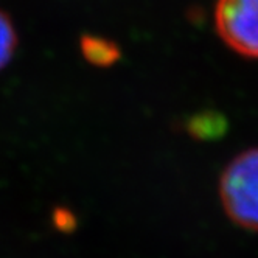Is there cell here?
Instances as JSON below:
<instances>
[{"label": "cell", "instance_id": "3", "mask_svg": "<svg viewBox=\"0 0 258 258\" xmlns=\"http://www.w3.org/2000/svg\"><path fill=\"white\" fill-rule=\"evenodd\" d=\"M83 58L95 67H110L120 61L121 50L112 39L98 34H84L80 39Z\"/></svg>", "mask_w": 258, "mask_h": 258}, {"label": "cell", "instance_id": "1", "mask_svg": "<svg viewBox=\"0 0 258 258\" xmlns=\"http://www.w3.org/2000/svg\"><path fill=\"white\" fill-rule=\"evenodd\" d=\"M219 199L238 227L258 232V148L235 156L221 173Z\"/></svg>", "mask_w": 258, "mask_h": 258}, {"label": "cell", "instance_id": "4", "mask_svg": "<svg viewBox=\"0 0 258 258\" xmlns=\"http://www.w3.org/2000/svg\"><path fill=\"white\" fill-rule=\"evenodd\" d=\"M187 131L199 140H215L227 131V120L215 110H204L188 118Z\"/></svg>", "mask_w": 258, "mask_h": 258}, {"label": "cell", "instance_id": "2", "mask_svg": "<svg viewBox=\"0 0 258 258\" xmlns=\"http://www.w3.org/2000/svg\"><path fill=\"white\" fill-rule=\"evenodd\" d=\"M215 27L230 50L258 59V0H216Z\"/></svg>", "mask_w": 258, "mask_h": 258}, {"label": "cell", "instance_id": "6", "mask_svg": "<svg viewBox=\"0 0 258 258\" xmlns=\"http://www.w3.org/2000/svg\"><path fill=\"white\" fill-rule=\"evenodd\" d=\"M53 221H54V226H56L59 230H70V229L75 227V216L66 209L54 210Z\"/></svg>", "mask_w": 258, "mask_h": 258}, {"label": "cell", "instance_id": "5", "mask_svg": "<svg viewBox=\"0 0 258 258\" xmlns=\"http://www.w3.org/2000/svg\"><path fill=\"white\" fill-rule=\"evenodd\" d=\"M17 44H19V38L11 17L4 10H0V70L11 62Z\"/></svg>", "mask_w": 258, "mask_h": 258}]
</instances>
